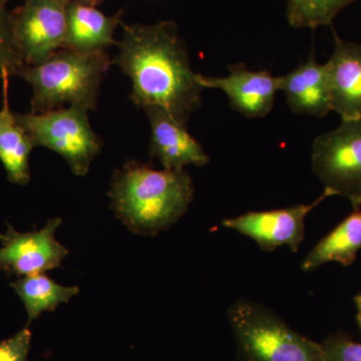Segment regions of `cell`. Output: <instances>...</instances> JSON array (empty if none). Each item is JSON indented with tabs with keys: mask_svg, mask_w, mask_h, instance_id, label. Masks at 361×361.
<instances>
[{
	"mask_svg": "<svg viewBox=\"0 0 361 361\" xmlns=\"http://www.w3.org/2000/svg\"><path fill=\"white\" fill-rule=\"evenodd\" d=\"M115 63L130 78V99L144 110L159 106L185 123L200 109L203 89L196 82L177 23L123 25Z\"/></svg>",
	"mask_w": 361,
	"mask_h": 361,
	"instance_id": "cell-1",
	"label": "cell"
},
{
	"mask_svg": "<svg viewBox=\"0 0 361 361\" xmlns=\"http://www.w3.org/2000/svg\"><path fill=\"white\" fill-rule=\"evenodd\" d=\"M191 176L183 170H155L129 161L114 176L111 206L137 234L156 235L174 225L194 198Z\"/></svg>",
	"mask_w": 361,
	"mask_h": 361,
	"instance_id": "cell-2",
	"label": "cell"
},
{
	"mask_svg": "<svg viewBox=\"0 0 361 361\" xmlns=\"http://www.w3.org/2000/svg\"><path fill=\"white\" fill-rule=\"evenodd\" d=\"M111 63L106 51L59 49L37 65L23 66L14 75L32 87L30 113H45L66 104L94 111L102 80Z\"/></svg>",
	"mask_w": 361,
	"mask_h": 361,
	"instance_id": "cell-3",
	"label": "cell"
},
{
	"mask_svg": "<svg viewBox=\"0 0 361 361\" xmlns=\"http://www.w3.org/2000/svg\"><path fill=\"white\" fill-rule=\"evenodd\" d=\"M226 316L236 361H325L319 342L297 332L267 306L239 298Z\"/></svg>",
	"mask_w": 361,
	"mask_h": 361,
	"instance_id": "cell-4",
	"label": "cell"
},
{
	"mask_svg": "<svg viewBox=\"0 0 361 361\" xmlns=\"http://www.w3.org/2000/svg\"><path fill=\"white\" fill-rule=\"evenodd\" d=\"M89 111L70 106L45 113L16 114V118L33 147L56 152L68 161L73 174L82 177L103 147L90 126Z\"/></svg>",
	"mask_w": 361,
	"mask_h": 361,
	"instance_id": "cell-5",
	"label": "cell"
},
{
	"mask_svg": "<svg viewBox=\"0 0 361 361\" xmlns=\"http://www.w3.org/2000/svg\"><path fill=\"white\" fill-rule=\"evenodd\" d=\"M310 160L323 192L361 209V120L341 121L336 129L316 137Z\"/></svg>",
	"mask_w": 361,
	"mask_h": 361,
	"instance_id": "cell-6",
	"label": "cell"
},
{
	"mask_svg": "<svg viewBox=\"0 0 361 361\" xmlns=\"http://www.w3.org/2000/svg\"><path fill=\"white\" fill-rule=\"evenodd\" d=\"M70 0H25L11 13L14 42L23 63L37 65L61 49Z\"/></svg>",
	"mask_w": 361,
	"mask_h": 361,
	"instance_id": "cell-7",
	"label": "cell"
},
{
	"mask_svg": "<svg viewBox=\"0 0 361 361\" xmlns=\"http://www.w3.org/2000/svg\"><path fill=\"white\" fill-rule=\"evenodd\" d=\"M327 198L329 195L323 192L313 203L269 211H251L223 220L222 226L253 240L262 251L272 252L287 246L297 253L305 238L306 218Z\"/></svg>",
	"mask_w": 361,
	"mask_h": 361,
	"instance_id": "cell-8",
	"label": "cell"
},
{
	"mask_svg": "<svg viewBox=\"0 0 361 361\" xmlns=\"http://www.w3.org/2000/svg\"><path fill=\"white\" fill-rule=\"evenodd\" d=\"M63 220L54 218L39 231L20 233L8 226L0 235V269L23 277L39 274L61 265L68 251L56 239Z\"/></svg>",
	"mask_w": 361,
	"mask_h": 361,
	"instance_id": "cell-9",
	"label": "cell"
},
{
	"mask_svg": "<svg viewBox=\"0 0 361 361\" xmlns=\"http://www.w3.org/2000/svg\"><path fill=\"white\" fill-rule=\"evenodd\" d=\"M224 78L205 77L196 73L202 89L221 90L227 94L232 110L247 118H262L274 108L280 92V78L267 71H251L243 63L228 66Z\"/></svg>",
	"mask_w": 361,
	"mask_h": 361,
	"instance_id": "cell-10",
	"label": "cell"
},
{
	"mask_svg": "<svg viewBox=\"0 0 361 361\" xmlns=\"http://www.w3.org/2000/svg\"><path fill=\"white\" fill-rule=\"evenodd\" d=\"M151 126L149 154L165 170H183L186 166L204 167L210 163L200 142L188 132L186 125L159 106L144 109Z\"/></svg>",
	"mask_w": 361,
	"mask_h": 361,
	"instance_id": "cell-11",
	"label": "cell"
},
{
	"mask_svg": "<svg viewBox=\"0 0 361 361\" xmlns=\"http://www.w3.org/2000/svg\"><path fill=\"white\" fill-rule=\"evenodd\" d=\"M334 33V51L325 63L332 111L341 121L361 120V44Z\"/></svg>",
	"mask_w": 361,
	"mask_h": 361,
	"instance_id": "cell-12",
	"label": "cell"
},
{
	"mask_svg": "<svg viewBox=\"0 0 361 361\" xmlns=\"http://www.w3.org/2000/svg\"><path fill=\"white\" fill-rule=\"evenodd\" d=\"M280 92H283L292 113L322 118L331 113V101L326 68L311 54L287 75L279 77Z\"/></svg>",
	"mask_w": 361,
	"mask_h": 361,
	"instance_id": "cell-13",
	"label": "cell"
},
{
	"mask_svg": "<svg viewBox=\"0 0 361 361\" xmlns=\"http://www.w3.org/2000/svg\"><path fill=\"white\" fill-rule=\"evenodd\" d=\"M122 18L123 11L106 16L97 7L68 1L66 39L61 49L94 52L118 45L115 32Z\"/></svg>",
	"mask_w": 361,
	"mask_h": 361,
	"instance_id": "cell-14",
	"label": "cell"
},
{
	"mask_svg": "<svg viewBox=\"0 0 361 361\" xmlns=\"http://www.w3.org/2000/svg\"><path fill=\"white\" fill-rule=\"evenodd\" d=\"M9 75L0 71L2 80V108L0 110V161L7 178L16 185H27L30 180V156L33 147L30 137L16 122L8 99Z\"/></svg>",
	"mask_w": 361,
	"mask_h": 361,
	"instance_id": "cell-15",
	"label": "cell"
},
{
	"mask_svg": "<svg viewBox=\"0 0 361 361\" xmlns=\"http://www.w3.org/2000/svg\"><path fill=\"white\" fill-rule=\"evenodd\" d=\"M361 250V209H353L334 229L323 237L301 262L303 272H312L326 263L348 267Z\"/></svg>",
	"mask_w": 361,
	"mask_h": 361,
	"instance_id": "cell-16",
	"label": "cell"
},
{
	"mask_svg": "<svg viewBox=\"0 0 361 361\" xmlns=\"http://www.w3.org/2000/svg\"><path fill=\"white\" fill-rule=\"evenodd\" d=\"M11 287L25 304L28 323L39 318L44 311H54L59 304L68 303L80 292L78 286H61L44 273L20 277Z\"/></svg>",
	"mask_w": 361,
	"mask_h": 361,
	"instance_id": "cell-17",
	"label": "cell"
},
{
	"mask_svg": "<svg viewBox=\"0 0 361 361\" xmlns=\"http://www.w3.org/2000/svg\"><path fill=\"white\" fill-rule=\"evenodd\" d=\"M357 0H287L286 18L294 28L332 25L342 9Z\"/></svg>",
	"mask_w": 361,
	"mask_h": 361,
	"instance_id": "cell-18",
	"label": "cell"
},
{
	"mask_svg": "<svg viewBox=\"0 0 361 361\" xmlns=\"http://www.w3.org/2000/svg\"><path fill=\"white\" fill-rule=\"evenodd\" d=\"M25 63L14 42L11 13L0 7V71L14 75Z\"/></svg>",
	"mask_w": 361,
	"mask_h": 361,
	"instance_id": "cell-19",
	"label": "cell"
},
{
	"mask_svg": "<svg viewBox=\"0 0 361 361\" xmlns=\"http://www.w3.org/2000/svg\"><path fill=\"white\" fill-rule=\"evenodd\" d=\"M320 346L325 361H361L360 342L353 341L345 332L330 334Z\"/></svg>",
	"mask_w": 361,
	"mask_h": 361,
	"instance_id": "cell-20",
	"label": "cell"
},
{
	"mask_svg": "<svg viewBox=\"0 0 361 361\" xmlns=\"http://www.w3.org/2000/svg\"><path fill=\"white\" fill-rule=\"evenodd\" d=\"M32 336L30 329H23L11 338L0 341V361H26Z\"/></svg>",
	"mask_w": 361,
	"mask_h": 361,
	"instance_id": "cell-21",
	"label": "cell"
},
{
	"mask_svg": "<svg viewBox=\"0 0 361 361\" xmlns=\"http://www.w3.org/2000/svg\"><path fill=\"white\" fill-rule=\"evenodd\" d=\"M75 4H82V6L97 7L104 2V0H70Z\"/></svg>",
	"mask_w": 361,
	"mask_h": 361,
	"instance_id": "cell-22",
	"label": "cell"
},
{
	"mask_svg": "<svg viewBox=\"0 0 361 361\" xmlns=\"http://www.w3.org/2000/svg\"><path fill=\"white\" fill-rule=\"evenodd\" d=\"M353 300H355L356 308H357V313L361 314V291L360 293L356 294Z\"/></svg>",
	"mask_w": 361,
	"mask_h": 361,
	"instance_id": "cell-23",
	"label": "cell"
},
{
	"mask_svg": "<svg viewBox=\"0 0 361 361\" xmlns=\"http://www.w3.org/2000/svg\"><path fill=\"white\" fill-rule=\"evenodd\" d=\"M356 322H357L358 327H360V330L361 332V314H360V313H357V314H356Z\"/></svg>",
	"mask_w": 361,
	"mask_h": 361,
	"instance_id": "cell-24",
	"label": "cell"
},
{
	"mask_svg": "<svg viewBox=\"0 0 361 361\" xmlns=\"http://www.w3.org/2000/svg\"><path fill=\"white\" fill-rule=\"evenodd\" d=\"M9 1H11V0H0V7L4 8V7L6 6V4H8Z\"/></svg>",
	"mask_w": 361,
	"mask_h": 361,
	"instance_id": "cell-25",
	"label": "cell"
}]
</instances>
